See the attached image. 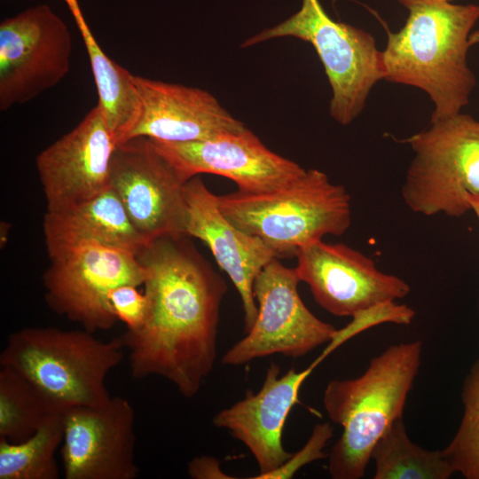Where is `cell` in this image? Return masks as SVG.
<instances>
[{"mask_svg":"<svg viewBox=\"0 0 479 479\" xmlns=\"http://www.w3.org/2000/svg\"><path fill=\"white\" fill-rule=\"evenodd\" d=\"M187 472L194 479L232 478L221 470L218 460L209 456L193 458L188 463Z\"/></svg>","mask_w":479,"mask_h":479,"instance_id":"obj_28","label":"cell"},{"mask_svg":"<svg viewBox=\"0 0 479 479\" xmlns=\"http://www.w3.org/2000/svg\"><path fill=\"white\" fill-rule=\"evenodd\" d=\"M188 237L159 238L137 255L147 271L146 316L120 338L132 378L162 377L191 398L214 368L227 285Z\"/></svg>","mask_w":479,"mask_h":479,"instance_id":"obj_1","label":"cell"},{"mask_svg":"<svg viewBox=\"0 0 479 479\" xmlns=\"http://www.w3.org/2000/svg\"><path fill=\"white\" fill-rule=\"evenodd\" d=\"M295 257L301 281L318 304L335 316L352 317L410 293L404 279L381 271L373 259L345 244L318 240L299 248Z\"/></svg>","mask_w":479,"mask_h":479,"instance_id":"obj_12","label":"cell"},{"mask_svg":"<svg viewBox=\"0 0 479 479\" xmlns=\"http://www.w3.org/2000/svg\"><path fill=\"white\" fill-rule=\"evenodd\" d=\"M469 43H470V45L479 43V31H476L470 35Z\"/></svg>","mask_w":479,"mask_h":479,"instance_id":"obj_31","label":"cell"},{"mask_svg":"<svg viewBox=\"0 0 479 479\" xmlns=\"http://www.w3.org/2000/svg\"><path fill=\"white\" fill-rule=\"evenodd\" d=\"M415 315L414 310L405 304L395 301L381 302L352 316L353 319L345 327L336 330L322 353L316 358L320 364L328 355L357 334L385 322L409 325Z\"/></svg>","mask_w":479,"mask_h":479,"instance_id":"obj_25","label":"cell"},{"mask_svg":"<svg viewBox=\"0 0 479 479\" xmlns=\"http://www.w3.org/2000/svg\"><path fill=\"white\" fill-rule=\"evenodd\" d=\"M54 409L20 374L0 367V437L15 444L27 440Z\"/></svg>","mask_w":479,"mask_h":479,"instance_id":"obj_23","label":"cell"},{"mask_svg":"<svg viewBox=\"0 0 479 479\" xmlns=\"http://www.w3.org/2000/svg\"><path fill=\"white\" fill-rule=\"evenodd\" d=\"M185 193V233L208 247L220 268L233 283L241 299L247 334L258 313L254 295L255 280L264 266L277 256L262 240L242 232L222 214L216 195L199 176L186 182Z\"/></svg>","mask_w":479,"mask_h":479,"instance_id":"obj_16","label":"cell"},{"mask_svg":"<svg viewBox=\"0 0 479 479\" xmlns=\"http://www.w3.org/2000/svg\"><path fill=\"white\" fill-rule=\"evenodd\" d=\"M186 182L152 139L137 137L116 145L110 186L147 242L186 235Z\"/></svg>","mask_w":479,"mask_h":479,"instance_id":"obj_11","label":"cell"},{"mask_svg":"<svg viewBox=\"0 0 479 479\" xmlns=\"http://www.w3.org/2000/svg\"><path fill=\"white\" fill-rule=\"evenodd\" d=\"M134 285H121L108 294L110 308L116 318L123 322L127 331L139 329L144 324L147 311V299Z\"/></svg>","mask_w":479,"mask_h":479,"instance_id":"obj_27","label":"cell"},{"mask_svg":"<svg viewBox=\"0 0 479 479\" xmlns=\"http://www.w3.org/2000/svg\"><path fill=\"white\" fill-rule=\"evenodd\" d=\"M64 409L52 410L35 433L20 443L0 437V479H57L55 453L63 440Z\"/></svg>","mask_w":479,"mask_h":479,"instance_id":"obj_22","label":"cell"},{"mask_svg":"<svg viewBox=\"0 0 479 479\" xmlns=\"http://www.w3.org/2000/svg\"><path fill=\"white\" fill-rule=\"evenodd\" d=\"M286 36L314 47L332 90L330 115L342 125L351 123L362 113L373 87L385 79L382 51L373 35L334 20L319 0H302L298 12L247 39L241 47Z\"/></svg>","mask_w":479,"mask_h":479,"instance_id":"obj_6","label":"cell"},{"mask_svg":"<svg viewBox=\"0 0 479 479\" xmlns=\"http://www.w3.org/2000/svg\"><path fill=\"white\" fill-rule=\"evenodd\" d=\"M70 31L50 6L41 4L0 23V110L27 103L68 73Z\"/></svg>","mask_w":479,"mask_h":479,"instance_id":"obj_10","label":"cell"},{"mask_svg":"<svg viewBox=\"0 0 479 479\" xmlns=\"http://www.w3.org/2000/svg\"><path fill=\"white\" fill-rule=\"evenodd\" d=\"M334 428L328 422L316 424L305 445L277 469L255 479L291 478L302 467L325 457L323 449L332 437Z\"/></svg>","mask_w":479,"mask_h":479,"instance_id":"obj_26","label":"cell"},{"mask_svg":"<svg viewBox=\"0 0 479 479\" xmlns=\"http://www.w3.org/2000/svg\"><path fill=\"white\" fill-rule=\"evenodd\" d=\"M397 1L408 17L397 32L386 27L384 80L425 91L435 105L431 120L461 113L476 84L467 57L479 4Z\"/></svg>","mask_w":479,"mask_h":479,"instance_id":"obj_2","label":"cell"},{"mask_svg":"<svg viewBox=\"0 0 479 479\" xmlns=\"http://www.w3.org/2000/svg\"><path fill=\"white\" fill-rule=\"evenodd\" d=\"M90 59L98 90V106L116 143L125 141L140 114V98L134 75L102 51L82 12L74 15Z\"/></svg>","mask_w":479,"mask_h":479,"instance_id":"obj_20","label":"cell"},{"mask_svg":"<svg viewBox=\"0 0 479 479\" xmlns=\"http://www.w3.org/2000/svg\"><path fill=\"white\" fill-rule=\"evenodd\" d=\"M134 82L140 98V114L126 140L145 137L164 142H191L247 129L207 90L138 75H134Z\"/></svg>","mask_w":479,"mask_h":479,"instance_id":"obj_18","label":"cell"},{"mask_svg":"<svg viewBox=\"0 0 479 479\" xmlns=\"http://www.w3.org/2000/svg\"><path fill=\"white\" fill-rule=\"evenodd\" d=\"M123 349L120 336L104 342L83 328L30 326L9 334L0 366L20 374L52 408L100 407L112 397L106 378Z\"/></svg>","mask_w":479,"mask_h":479,"instance_id":"obj_4","label":"cell"},{"mask_svg":"<svg viewBox=\"0 0 479 479\" xmlns=\"http://www.w3.org/2000/svg\"><path fill=\"white\" fill-rule=\"evenodd\" d=\"M421 352L419 340L395 344L373 357L360 376L328 382L324 407L330 420L343 429L329 454L332 478L365 475L376 442L403 416Z\"/></svg>","mask_w":479,"mask_h":479,"instance_id":"obj_3","label":"cell"},{"mask_svg":"<svg viewBox=\"0 0 479 479\" xmlns=\"http://www.w3.org/2000/svg\"><path fill=\"white\" fill-rule=\"evenodd\" d=\"M222 214L242 232L262 240L277 258L295 256L299 248L324 236L344 234L351 224L350 196L318 169H310L273 192L240 190L216 195Z\"/></svg>","mask_w":479,"mask_h":479,"instance_id":"obj_5","label":"cell"},{"mask_svg":"<svg viewBox=\"0 0 479 479\" xmlns=\"http://www.w3.org/2000/svg\"><path fill=\"white\" fill-rule=\"evenodd\" d=\"M116 145L96 106L72 130L43 149L35 164L46 211L68 208L106 190Z\"/></svg>","mask_w":479,"mask_h":479,"instance_id":"obj_15","label":"cell"},{"mask_svg":"<svg viewBox=\"0 0 479 479\" xmlns=\"http://www.w3.org/2000/svg\"><path fill=\"white\" fill-rule=\"evenodd\" d=\"M372 459L374 479H448L455 473L442 450H426L410 440L403 418L379 438Z\"/></svg>","mask_w":479,"mask_h":479,"instance_id":"obj_21","label":"cell"},{"mask_svg":"<svg viewBox=\"0 0 479 479\" xmlns=\"http://www.w3.org/2000/svg\"><path fill=\"white\" fill-rule=\"evenodd\" d=\"M43 229L50 260L86 243L122 248L136 255L149 244L134 227L111 186L68 208L46 211Z\"/></svg>","mask_w":479,"mask_h":479,"instance_id":"obj_19","label":"cell"},{"mask_svg":"<svg viewBox=\"0 0 479 479\" xmlns=\"http://www.w3.org/2000/svg\"><path fill=\"white\" fill-rule=\"evenodd\" d=\"M467 201L469 204L470 209L475 212L479 220V193L468 192L467 194Z\"/></svg>","mask_w":479,"mask_h":479,"instance_id":"obj_29","label":"cell"},{"mask_svg":"<svg viewBox=\"0 0 479 479\" xmlns=\"http://www.w3.org/2000/svg\"><path fill=\"white\" fill-rule=\"evenodd\" d=\"M425 1H434V2H452V0H425Z\"/></svg>","mask_w":479,"mask_h":479,"instance_id":"obj_32","label":"cell"},{"mask_svg":"<svg viewBox=\"0 0 479 479\" xmlns=\"http://www.w3.org/2000/svg\"><path fill=\"white\" fill-rule=\"evenodd\" d=\"M461 400L464 412L460 425L442 452L454 472L467 479H479V359L464 381Z\"/></svg>","mask_w":479,"mask_h":479,"instance_id":"obj_24","label":"cell"},{"mask_svg":"<svg viewBox=\"0 0 479 479\" xmlns=\"http://www.w3.org/2000/svg\"><path fill=\"white\" fill-rule=\"evenodd\" d=\"M60 454L66 479H135V412L128 399L112 397L100 407L63 411Z\"/></svg>","mask_w":479,"mask_h":479,"instance_id":"obj_13","label":"cell"},{"mask_svg":"<svg viewBox=\"0 0 479 479\" xmlns=\"http://www.w3.org/2000/svg\"><path fill=\"white\" fill-rule=\"evenodd\" d=\"M404 142L414 153L401 188L407 208L426 216L470 211L467 194L479 193V122L462 113L430 120Z\"/></svg>","mask_w":479,"mask_h":479,"instance_id":"obj_7","label":"cell"},{"mask_svg":"<svg viewBox=\"0 0 479 479\" xmlns=\"http://www.w3.org/2000/svg\"><path fill=\"white\" fill-rule=\"evenodd\" d=\"M300 282L295 267L285 266L277 257L264 266L254 283L256 319L223 356V365H242L273 354L299 357L332 340L337 329L305 306Z\"/></svg>","mask_w":479,"mask_h":479,"instance_id":"obj_9","label":"cell"},{"mask_svg":"<svg viewBox=\"0 0 479 479\" xmlns=\"http://www.w3.org/2000/svg\"><path fill=\"white\" fill-rule=\"evenodd\" d=\"M318 365L313 361L302 371L292 368L279 376V366L272 363L258 392L248 391L213 417L216 427L228 430L249 450L259 475L277 469L291 457L282 444L283 428L291 409L299 403L302 383Z\"/></svg>","mask_w":479,"mask_h":479,"instance_id":"obj_17","label":"cell"},{"mask_svg":"<svg viewBox=\"0 0 479 479\" xmlns=\"http://www.w3.org/2000/svg\"><path fill=\"white\" fill-rule=\"evenodd\" d=\"M66 2L69 5L73 14L81 12L76 0H66Z\"/></svg>","mask_w":479,"mask_h":479,"instance_id":"obj_30","label":"cell"},{"mask_svg":"<svg viewBox=\"0 0 479 479\" xmlns=\"http://www.w3.org/2000/svg\"><path fill=\"white\" fill-rule=\"evenodd\" d=\"M50 261L43 275L48 306L92 334L118 321L108 302L110 291L126 284L143 286L147 277L136 254L96 243L79 245Z\"/></svg>","mask_w":479,"mask_h":479,"instance_id":"obj_8","label":"cell"},{"mask_svg":"<svg viewBox=\"0 0 479 479\" xmlns=\"http://www.w3.org/2000/svg\"><path fill=\"white\" fill-rule=\"evenodd\" d=\"M152 141L185 181L200 174H214L232 180L238 190L246 192L276 191L306 170L270 150L247 128L199 141Z\"/></svg>","mask_w":479,"mask_h":479,"instance_id":"obj_14","label":"cell"}]
</instances>
